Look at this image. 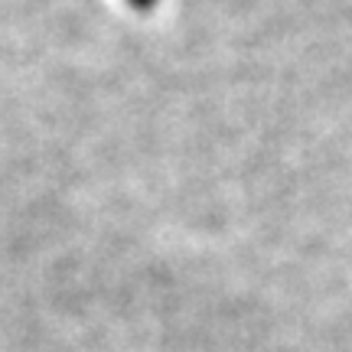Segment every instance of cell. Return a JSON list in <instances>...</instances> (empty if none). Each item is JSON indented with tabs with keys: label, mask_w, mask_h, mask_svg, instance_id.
Listing matches in <instances>:
<instances>
[{
	"label": "cell",
	"mask_w": 352,
	"mask_h": 352,
	"mask_svg": "<svg viewBox=\"0 0 352 352\" xmlns=\"http://www.w3.org/2000/svg\"><path fill=\"white\" fill-rule=\"evenodd\" d=\"M134 3H151V0H134Z\"/></svg>",
	"instance_id": "6da1fadb"
}]
</instances>
